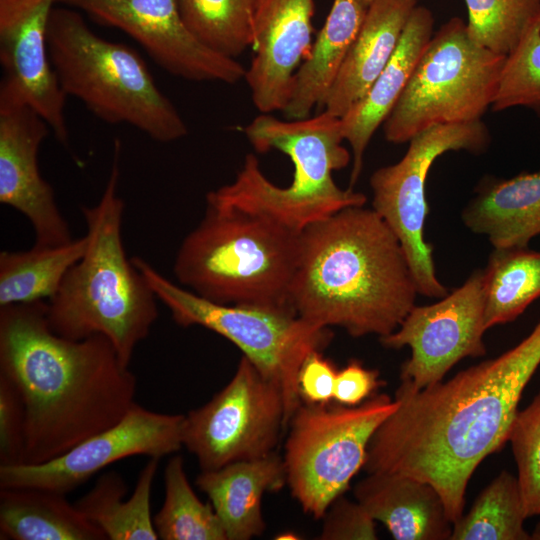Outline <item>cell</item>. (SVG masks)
I'll use <instances>...</instances> for the list:
<instances>
[{"instance_id":"cell-16","label":"cell","mask_w":540,"mask_h":540,"mask_svg":"<svg viewBox=\"0 0 540 540\" xmlns=\"http://www.w3.org/2000/svg\"><path fill=\"white\" fill-rule=\"evenodd\" d=\"M50 127L8 84L0 85V202L23 214L35 245L57 246L73 240L50 184L41 176L38 151Z\"/></svg>"},{"instance_id":"cell-9","label":"cell","mask_w":540,"mask_h":540,"mask_svg":"<svg viewBox=\"0 0 540 540\" xmlns=\"http://www.w3.org/2000/svg\"><path fill=\"white\" fill-rule=\"evenodd\" d=\"M506 56L476 44L453 17L436 31L384 121L388 142H409L437 125L481 120L492 106Z\"/></svg>"},{"instance_id":"cell-17","label":"cell","mask_w":540,"mask_h":540,"mask_svg":"<svg viewBox=\"0 0 540 540\" xmlns=\"http://www.w3.org/2000/svg\"><path fill=\"white\" fill-rule=\"evenodd\" d=\"M57 0H0V62L8 84L69 145L62 91L49 58L48 22Z\"/></svg>"},{"instance_id":"cell-35","label":"cell","mask_w":540,"mask_h":540,"mask_svg":"<svg viewBox=\"0 0 540 540\" xmlns=\"http://www.w3.org/2000/svg\"><path fill=\"white\" fill-rule=\"evenodd\" d=\"M25 424V407L19 392L0 375V465L23 463Z\"/></svg>"},{"instance_id":"cell-37","label":"cell","mask_w":540,"mask_h":540,"mask_svg":"<svg viewBox=\"0 0 540 540\" xmlns=\"http://www.w3.org/2000/svg\"><path fill=\"white\" fill-rule=\"evenodd\" d=\"M337 368L322 351L310 353L298 373V390L304 403L327 404L334 399Z\"/></svg>"},{"instance_id":"cell-10","label":"cell","mask_w":540,"mask_h":540,"mask_svg":"<svg viewBox=\"0 0 540 540\" xmlns=\"http://www.w3.org/2000/svg\"><path fill=\"white\" fill-rule=\"evenodd\" d=\"M397 407L384 393L356 406L301 403L289 421L282 458L286 485L304 513L322 519L344 495L364 467L372 436Z\"/></svg>"},{"instance_id":"cell-13","label":"cell","mask_w":540,"mask_h":540,"mask_svg":"<svg viewBox=\"0 0 540 540\" xmlns=\"http://www.w3.org/2000/svg\"><path fill=\"white\" fill-rule=\"evenodd\" d=\"M484 318V269H476L438 302L415 305L394 332L379 340L387 348L411 349L410 358L401 366L400 380L421 390L442 381L463 358L486 354Z\"/></svg>"},{"instance_id":"cell-15","label":"cell","mask_w":540,"mask_h":540,"mask_svg":"<svg viewBox=\"0 0 540 540\" xmlns=\"http://www.w3.org/2000/svg\"><path fill=\"white\" fill-rule=\"evenodd\" d=\"M135 39L170 74L235 84L246 68L202 43L186 26L177 0H57Z\"/></svg>"},{"instance_id":"cell-31","label":"cell","mask_w":540,"mask_h":540,"mask_svg":"<svg viewBox=\"0 0 540 540\" xmlns=\"http://www.w3.org/2000/svg\"><path fill=\"white\" fill-rule=\"evenodd\" d=\"M255 0H177L189 30L212 50L235 58L253 42Z\"/></svg>"},{"instance_id":"cell-20","label":"cell","mask_w":540,"mask_h":540,"mask_svg":"<svg viewBox=\"0 0 540 540\" xmlns=\"http://www.w3.org/2000/svg\"><path fill=\"white\" fill-rule=\"evenodd\" d=\"M433 34L431 10L418 5L385 68L363 98L341 118L344 139L352 150L351 186L359 179L363 156L372 136L395 106Z\"/></svg>"},{"instance_id":"cell-39","label":"cell","mask_w":540,"mask_h":540,"mask_svg":"<svg viewBox=\"0 0 540 540\" xmlns=\"http://www.w3.org/2000/svg\"><path fill=\"white\" fill-rule=\"evenodd\" d=\"M531 539L533 540H540V520L535 526L534 531L531 534Z\"/></svg>"},{"instance_id":"cell-27","label":"cell","mask_w":540,"mask_h":540,"mask_svg":"<svg viewBox=\"0 0 540 540\" xmlns=\"http://www.w3.org/2000/svg\"><path fill=\"white\" fill-rule=\"evenodd\" d=\"M85 235L57 246L35 245L0 253V307L52 298L70 268L84 255Z\"/></svg>"},{"instance_id":"cell-29","label":"cell","mask_w":540,"mask_h":540,"mask_svg":"<svg viewBox=\"0 0 540 540\" xmlns=\"http://www.w3.org/2000/svg\"><path fill=\"white\" fill-rule=\"evenodd\" d=\"M517 477L503 470L453 523L449 540H530Z\"/></svg>"},{"instance_id":"cell-26","label":"cell","mask_w":540,"mask_h":540,"mask_svg":"<svg viewBox=\"0 0 540 540\" xmlns=\"http://www.w3.org/2000/svg\"><path fill=\"white\" fill-rule=\"evenodd\" d=\"M160 459L149 458L141 469L133 493L116 471L102 474L75 505L109 540H157L151 516V492Z\"/></svg>"},{"instance_id":"cell-6","label":"cell","mask_w":540,"mask_h":540,"mask_svg":"<svg viewBox=\"0 0 540 540\" xmlns=\"http://www.w3.org/2000/svg\"><path fill=\"white\" fill-rule=\"evenodd\" d=\"M299 237L268 217L207 204L173 271L181 286L212 302L295 313L290 292Z\"/></svg>"},{"instance_id":"cell-24","label":"cell","mask_w":540,"mask_h":540,"mask_svg":"<svg viewBox=\"0 0 540 540\" xmlns=\"http://www.w3.org/2000/svg\"><path fill=\"white\" fill-rule=\"evenodd\" d=\"M358 0H334L315 43L293 75L288 100L281 111L288 120L311 116L323 105L364 19Z\"/></svg>"},{"instance_id":"cell-7","label":"cell","mask_w":540,"mask_h":540,"mask_svg":"<svg viewBox=\"0 0 540 540\" xmlns=\"http://www.w3.org/2000/svg\"><path fill=\"white\" fill-rule=\"evenodd\" d=\"M49 58L66 96L109 124H128L169 143L188 128L129 47L94 33L76 10L53 8L47 30Z\"/></svg>"},{"instance_id":"cell-36","label":"cell","mask_w":540,"mask_h":540,"mask_svg":"<svg viewBox=\"0 0 540 540\" xmlns=\"http://www.w3.org/2000/svg\"><path fill=\"white\" fill-rule=\"evenodd\" d=\"M375 522L358 501H351L341 495L331 503L323 516L319 539L375 540Z\"/></svg>"},{"instance_id":"cell-5","label":"cell","mask_w":540,"mask_h":540,"mask_svg":"<svg viewBox=\"0 0 540 540\" xmlns=\"http://www.w3.org/2000/svg\"><path fill=\"white\" fill-rule=\"evenodd\" d=\"M244 133L255 151L287 155L293 179L285 187L274 184L256 156L247 154L234 180L207 194L208 205L262 215L297 233L342 209L365 205L363 193L342 189L333 179L351 160L342 145L341 118L326 111L296 120L261 113Z\"/></svg>"},{"instance_id":"cell-40","label":"cell","mask_w":540,"mask_h":540,"mask_svg":"<svg viewBox=\"0 0 540 540\" xmlns=\"http://www.w3.org/2000/svg\"><path fill=\"white\" fill-rule=\"evenodd\" d=\"M374 0H358V2L364 7V8H368L369 5L373 2Z\"/></svg>"},{"instance_id":"cell-32","label":"cell","mask_w":540,"mask_h":540,"mask_svg":"<svg viewBox=\"0 0 540 540\" xmlns=\"http://www.w3.org/2000/svg\"><path fill=\"white\" fill-rule=\"evenodd\" d=\"M467 31L479 46L509 55L540 18V0H465Z\"/></svg>"},{"instance_id":"cell-34","label":"cell","mask_w":540,"mask_h":540,"mask_svg":"<svg viewBox=\"0 0 540 540\" xmlns=\"http://www.w3.org/2000/svg\"><path fill=\"white\" fill-rule=\"evenodd\" d=\"M508 441L526 516L540 515V392L526 408L517 411Z\"/></svg>"},{"instance_id":"cell-3","label":"cell","mask_w":540,"mask_h":540,"mask_svg":"<svg viewBox=\"0 0 540 540\" xmlns=\"http://www.w3.org/2000/svg\"><path fill=\"white\" fill-rule=\"evenodd\" d=\"M418 294L399 238L373 208L347 207L300 233L290 300L302 319L381 338L399 327Z\"/></svg>"},{"instance_id":"cell-21","label":"cell","mask_w":540,"mask_h":540,"mask_svg":"<svg viewBox=\"0 0 540 540\" xmlns=\"http://www.w3.org/2000/svg\"><path fill=\"white\" fill-rule=\"evenodd\" d=\"M418 0H374L351 44L322 107L342 118L385 68Z\"/></svg>"},{"instance_id":"cell-22","label":"cell","mask_w":540,"mask_h":540,"mask_svg":"<svg viewBox=\"0 0 540 540\" xmlns=\"http://www.w3.org/2000/svg\"><path fill=\"white\" fill-rule=\"evenodd\" d=\"M195 483L208 496L227 540H249L265 531L262 498L286 485V472L283 458L273 452L202 471Z\"/></svg>"},{"instance_id":"cell-25","label":"cell","mask_w":540,"mask_h":540,"mask_svg":"<svg viewBox=\"0 0 540 540\" xmlns=\"http://www.w3.org/2000/svg\"><path fill=\"white\" fill-rule=\"evenodd\" d=\"M65 495L37 488H0L1 539H107Z\"/></svg>"},{"instance_id":"cell-11","label":"cell","mask_w":540,"mask_h":540,"mask_svg":"<svg viewBox=\"0 0 540 540\" xmlns=\"http://www.w3.org/2000/svg\"><path fill=\"white\" fill-rule=\"evenodd\" d=\"M490 140L482 120L433 126L408 142L407 152L397 163L377 169L370 177L372 208L399 238L419 295L440 299L449 293L436 275L433 248L424 235L428 172L442 154L461 150L481 154Z\"/></svg>"},{"instance_id":"cell-19","label":"cell","mask_w":540,"mask_h":540,"mask_svg":"<svg viewBox=\"0 0 540 540\" xmlns=\"http://www.w3.org/2000/svg\"><path fill=\"white\" fill-rule=\"evenodd\" d=\"M375 521L396 540H449L453 523L437 489L428 482L393 472H373L353 490Z\"/></svg>"},{"instance_id":"cell-33","label":"cell","mask_w":540,"mask_h":540,"mask_svg":"<svg viewBox=\"0 0 540 540\" xmlns=\"http://www.w3.org/2000/svg\"><path fill=\"white\" fill-rule=\"evenodd\" d=\"M523 106L540 117V18L506 56L491 108Z\"/></svg>"},{"instance_id":"cell-14","label":"cell","mask_w":540,"mask_h":540,"mask_svg":"<svg viewBox=\"0 0 540 540\" xmlns=\"http://www.w3.org/2000/svg\"><path fill=\"white\" fill-rule=\"evenodd\" d=\"M185 415L135 403L111 427L39 464L0 465V488H37L67 494L110 464L132 456L161 459L183 447Z\"/></svg>"},{"instance_id":"cell-18","label":"cell","mask_w":540,"mask_h":540,"mask_svg":"<svg viewBox=\"0 0 540 540\" xmlns=\"http://www.w3.org/2000/svg\"><path fill=\"white\" fill-rule=\"evenodd\" d=\"M313 0H255L254 56L244 79L261 113L282 111L294 73L311 49Z\"/></svg>"},{"instance_id":"cell-2","label":"cell","mask_w":540,"mask_h":540,"mask_svg":"<svg viewBox=\"0 0 540 540\" xmlns=\"http://www.w3.org/2000/svg\"><path fill=\"white\" fill-rule=\"evenodd\" d=\"M47 308L44 301L0 307V375L24 403L26 464L62 455L136 403V377L112 343L59 336Z\"/></svg>"},{"instance_id":"cell-8","label":"cell","mask_w":540,"mask_h":540,"mask_svg":"<svg viewBox=\"0 0 540 540\" xmlns=\"http://www.w3.org/2000/svg\"><path fill=\"white\" fill-rule=\"evenodd\" d=\"M131 260L178 325L201 326L226 338L281 390L287 428L302 403L299 369L310 353L323 352L329 345L330 328L314 325L291 311L212 302L164 277L143 258Z\"/></svg>"},{"instance_id":"cell-28","label":"cell","mask_w":540,"mask_h":540,"mask_svg":"<svg viewBox=\"0 0 540 540\" xmlns=\"http://www.w3.org/2000/svg\"><path fill=\"white\" fill-rule=\"evenodd\" d=\"M486 329L515 320L540 297V252L494 248L484 268Z\"/></svg>"},{"instance_id":"cell-12","label":"cell","mask_w":540,"mask_h":540,"mask_svg":"<svg viewBox=\"0 0 540 540\" xmlns=\"http://www.w3.org/2000/svg\"><path fill=\"white\" fill-rule=\"evenodd\" d=\"M286 429L281 390L244 356L227 383L184 418L183 447L202 471L275 452Z\"/></svg>"},{"instance_id":"cell-38","label":"cell","mask_w":540,"mask_h":540,"mask_svg":"<svg viewBox=\"0 0 540 540\" xmlns=\"http://www.w3.org/2000/svg\"><path fill=\"white\" fill-rule=\"evenodd\" d=\"M382 385L377 370L351 360L337 372L333 400L342 405L356 406L370 398Z\"/></svg>"},{"instance_id":"cell-30","label":"cell","mask_w":540,"mask_h":540,"mask_svg":"<svg viewBox=\"0 0 540 540\" xmlns=\"http://www.w3.org/2000/svg\"><path fill=\"white\" fill-rule=\"evenodd\" d=\"M153 522L162 540H227L210 501L202 502L191 487L179 455L166 464L164 501Z\"/></svg>"},{"instance_id":"cell-1","label":"cell","mask_w":540,"mask_h":540,"mask_svg":"<svg viewBox=\"0 0 540 540\" xmlns=\"http://www.w3.org/2000/svg\"><path fill=\"white\" fill-rule=\"evenodd\" d=\"M540 365V321L497 358L421 390L400 383L397 409L372 436L363 469L433 485L452 523L463 514L468 482L508 441L522 393Z\"/></svg>"},{"instance_id":"cell-23","label":"cell","mask_w":540,"mask_h":540,"mask_svg":"<svg viewBox=\"0 0 540 540\" xmlns=\"http://www.w3.org/2000/svg\"><path fill=\"white\" fill-rule=\"evenodd\" d=\"M463 224L494 248L527 247L540 233V172L486 177L463 208Z\"/></svg>"},{"instance_id":"cell-4","label":"cell","mask_w":540,"mask_h":540,"mask_svg":"<svg viewBox=\"0 0 540 540\" xmlns=\"http://www.w3.org/2000/svg\"><path fill=\"white\" fill-rule=\"evenodd\" d=\"M121 144L114 140L105 189L93 206H81L88 238L86 251L48 300L50 328L81 340L105 336L129 366L136 346L157 320V297L141 271L127 258L122 241L125 205L118 192Z\"/></svg>"}]
</instances>
